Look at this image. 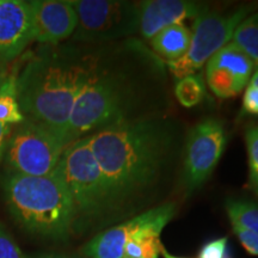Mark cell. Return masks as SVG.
I'll return each mask as SVG.
<instances>
[{
	"label": "cell",
	"instance_id": "cell-2",
	"mask_svg": "<svg viewBox=\"0 0 258 258\" xmlns=\"http://www.w3.org/2000/svg\"><path fill=\"white\" fill-rule=\"evenodd\" d=\"M98 62V57L74 46L42 47L17 76L25 118L47 125L67 141L73 105Z\"/></svg>",
	"mask_w": 258,
	"mask_h": 258
},
{
	"label": "cell",
	"instance_id": "cell-8",
	"mask_svg": "<svg viewBox=\"0 0 258 258\" xmlns=\"http://www.w3.org/2000/svg\"><path fill=\"white\" fill-rule=\"evenodd\" d=\"M78 24L73 41L101 43L125 38L139 30L140 3L125 0H71Z\"/></svg>",
	"mask_w": 258,
	"mask_h": 258
},
{
	"label": "cell",
	"instance_id": "cell-27",
	"mask_svg": "<svg viewBox=\"0 0 258 258\" xmlns=\"http://www.w3.org/2000/svg\"><path fill=\"white\" fill-rule=\"evenodd\" d=\"M28 258H85V257L70 256V254H61V253H44V254H38V256L28 257Z\"/></svg>",
	"mask_w": 258,
	"mask_h": 258
},
{
	"label": "cell",
	"instance_id": "cell-26",
	"mask_svg": "<svg viewBox=\"0 0 258 258\" xmlns=\"http://www.w3.org/2000/svg\"><path fill=\"white\" fill-rule=\"evenodd\" d=\"M10 134H11V127H8L0 122V161L5 156L6 145H8Z\"/></svg>",
	"mask_w": 258,
	"mask_h": 258
},
{
	"label": "cell",
	"instance_id": "cell-23",
	"mask_svg": "<svg viewBox=\"0 0 258 258\" xmlns=\"http://www.w3.org/2000/svg\"><path fill=\"white\" fill-rule=\"evenodd\" d=\"M228 239L226 237L208 241L201 247L199 258H225Z\"/></svg>",
	"mask_w": 258,
	"mask_h": 258
},
{
	"label": "cell",
	"instance_id": "cell-14",
	"mask_svg": "<svg viewBox=\"0 0 258 258\" xmlns=\"http://www.w3.org/2000/svg\"><path fill=\"white\" fill-rule=\"evenodd\" d=\"M209 10L205 3L192 0H146L140 3L139 34L150 41L167 27L195 19Z\"/></svg>",
	"mask_w": 258,
	"mask_h": 258
},
{
	"label": "cell",
	"instance_id": "cell-7",
	"mask_svg": "<svg viewBox=\"0 0 258 258\" xmlns=\"http://www.w3.org/2000/svg\"><path fill=\"white\" fill-rule=\"evenodd\" d=\"M253 10V5H241L230 12L207 10L196 17L189 49L179 60L167 62L170 72L177 79L198 73L215 53L230 43L237 28Z\"/></svg>",
	"mask_w": 258,
	"mask_h": 258
},
{
	"label": "cell",
	"instance_id": "cell-22",
	"mask_svg": "<svg viewBox=\"0 0 258 258\" xmlns=\"http://www.w3.org/2000/svg\"><path fill=\"white\" fill-rule=\"evenodd\" d=\"M0 258H28L24 256V253L2 224H0Z\"/></svg>",
	"mask_w": 258,
	"mask_h": 258
},
{
	"label": "cell",
	"instance_id": "cell-30",
	"mask_svg": "<svg viewBox=\"0 0 258 258\" xmlns=\"http://www.w3.org/2000/svg\"><path fill=\"white\" fill-rule=\"evenodd\" d=\"M249 83L258 86V67H257V69H254V72L252 74V77H251V79H250Z\"/></svg>",
	"mask_w": 258,
	"mask_h": 258
},
{
	"label": "cell",
	"instance_id": "cell-6",
	"mask_svg": "<svg viewBox=\"0 0 258 258\" xmlns=\"http://www.w3.org/2000/svg\"><path fill=\"white\" fill-rule=\"evenodd\" d=\"M67 146L66 139L53 129L25 118L9 137L4 156L8 171L35 177L50 175Z\"/></svg>",
	"mask_w": 258,
	"mask_h": 258
},
{
	"label": "cell",
	"instance_id": "cell-18",
	"mask_svg": "<svg viewBox=\"0 0 258 258\" xmlns=\"http://www.w3.org/2000/svg\"><path fill=\"white\" fill-rule=\"evenodd\" d=\"M226 212L232 225H239L258 235V202L247 199H228Z\"/></svg>",
	"mask_w": 258,
	"mask_h": 258
},
{
	"label": "cell",
	"instance_id": "cell-3",
	"mask_svg": "<svg viewBox=\"0 0 258 258\" xmlns=\"http://www.w3.org/2000/svg\"><path fill=\"white\" fill-rule=\"evenodd\" d=\"M3 190L11 215L29 233L54 240L69 237L77 222L76 211L56 169L41 177L6 171Z\"/></svg>",
	"mask_w": 258,
	"mask_h": 258
},
{
	"label": "cell",
	"instance_id": "cell-12",
	"mask_svg": "<svg viewBox=\"0 0 258 258\" xmlns=\"http://www.w3.org/2000/svg\"><path fill=\"white\" fill-rule=\"evenodd\" d=\"M34 42L30 2L0 0V61L8 63Z\"/></svg>",
	"mask_w": 258,
	"mask_h": 258
},
{
	"label": "cell",
	"instance_id": "cell-4",
	"mask_svg": "<svg viewBox=\"0 0 258 258\" xmlns=\"http://www.w3.org/2000/svg\"><path fill=\"white\" fill-rule=\"evenodd\" d=\"M135 106L137 86L129 74L99 61L74 103L67 141L72 144L108 125L135 118Z\"/></svg>",
	"mask_w": 258,
	"mask_h": 258
},
{
	"label": "cell",
	"instance_id": "cell-13",
	"mask_svg": "<svg viewBox=\"0 0 258 258\" xmlns=\"http://www.w3.org/2000/svg\"><path fill=\"white\" fill-rule=\"evenodd\" d=\"M34 42L56 46L72 37L78 18L71 0H31Z\"/></svg>",
	"mask_w": 258,
	"mask_h": 258
},
{
	"label": "cell",
	"instance_id": "cell-11",
	"mask_svg": "<svg viewBox=\"0 0 258 258\" xmlns=\"http://www.w3.org/2000/svg\"><path fill=\"white\" fill-rule=\"evenodd\" d=\"M175 203H165L134 217L123 224L114 226L93 237L84 247L85 258H124L125 245L147 226L159 221L170 222L175 217Z\"/></svg>",
	"mask_w": 258,
	"mask_h": 258
},
{
	"label": "cell",
	"instance_id": "cell-25",
	"mask_svg": "<svg viewBox=\"0 0 258 258\" xmlns=\"http://www.w3.org/2000/svg\"><path fill=\"white\" fill-rule=\"evenodd\" d=\"M241 114L258 115V86L251 83L245 88Z\"/></svg>",
	"mask_w": 258,
	"mask_h": 258
},
{
	"label": "cell",
	"instance_id": "cell-28",
	"mask_svg": "<svg viewBox=\"0 0 258 258\" xmlns=\"http://www.w3.org/2000/svg\"><path fill=\"white\" fill-rule=\"evenodd\" d=\"M8 76H9V72H8V69H6V63L0 61V86L3 85V83L5 82V79L8 78Z\"/></svg>",
	"mask_w": 258,
	"mask_h": 258
},
{
	"label": "cell",
	"instance_id": "cell-20",
	"mask_svg": "<svg viewBox=\"0 0 258 258\" xmlns=\"http://www.w3.org/2000/svg\"><path fill=\"white\" fill-rule=\"evenodd\" d=\"M206 95V82L201 73H195L178 79L175 88V96L185 108L200 104Z\"/></svg>",
	"mask_w": 258,
	"mask_h": 258
},
{
	"label": "cell",
	"instance_id": "cell-17",
	"mask_svg": "<svg viewBox=\"0 0 258 258\" xmlns=\"http://www.w3.org/2000/svg\"><path fill=\"white\" fill-rule=\"evenodd\" d=\"M24 120L25 116L18 102L17 73H9L8 78L0 86V122L12 127L21 124Z\"/></svg>",
	"mask_w": 258,
	"mask_h": 258
},
{
	"label": "cell",
	"instance_id": "cell-1",
	"mask_svg": "<svg viewBox=\"0 0 258 258\" xmlns=\"http://www.w3.org/2000/svg\"><path fill=\"white\" fill-rule=\"evenodd\" d=\"M116 208L156 185L173 144L165 120L140 116L85 137Z\"/></svg>",
	"mask_w": 258,
	"mask_h": 258
},
{
	"label": "cell",
	"instance_id": "cell-19",
	"mask_svg": "<svg viewBox=\"0 0 258 258\" xmlns=\"http://www.w3.org/2000/svg\"><path fill=\"white\" fill-rule=\"evenodd\" d=\"M232 42L240 48L258 67V12H253L239 24Z\"/></svg>",
	"mask_w": 258,
	"mask_h": 258
},
{
	"label": "cell",
	"instance_id": "cell-29",
	"mask_svg": "<svg viewBox=\"0 0 258 258\" xmlns=\"http://www.w3.org/2000/svg\"><path fill=\"white\" fill-rule=\"evenodd\" d=\"M160 254H161V256H163L164 258H182V257H177V256H173V254H171V253L169 252V251H167L164 246H161Z\"/></svg>",
	"mask_w": 258,
	"mask_h": 258
},
{
	"label": "cell",
	"instance_id": "cell-21",
	"mask_svg": "<svg viewBox=\"0 0 258 258\" xmlns=\"http://www.w3.org/2000/svg\"><path fill=\"white\" fill-rule=\"evenodd\" d=\"M247 158H249V184L258 194V124L250 127L245 133Z\"/></svg>",
	"mask_w": 258,
	"mask_h": 258
},
{
	"label": "cell",
	"instance_id": "cell-16",
	"mask_svg": "<svg viewBox=\"0 0 258 258\" xmlns=\"http://www.w3.org/2000/svg\"><path fill=\"white\" fill-rule=\"evenodd\" d=\"M169 224L159 221L141 230L128 241L124 247V258H158L163 246L160 233Z\"/></svg>",
	"mask_w": 258,
	"mask_h": 258
},
{
	"label": "cell",
	"instance_id": "cell-10",
	"mask_svg": "<svg viewBox=\"0 0 258 258\" xmlns=\"http://www.w3.org/2000/svg\"><path fill=\"white\" fill-rule=\"evenodd\" d=\"M253 71L250 57L231 41L206 63V82L219 98H231L246 88Z\"/></svg>",
	"mask_w": 258,
	"mask_h": 258
},
{
	"label": "cell",
	"instance_id": "cell-5",
	"mask_svg": "<svg viewBox=\"0 0 258 258\" xmlns=\"http://www.w3.org/2000/svg\"><path fill=\"white\" fill-rule=\"evenodd\" d=\"M56 170L69 190L77 219L97 218L116 208L86 138L67 146Z\"/></svg>",
	"mask_w": 258,
	"mask_h": 258
},
{
	"label": "cell",
	"instance_id": "cell-24",
	"mask_svg": "<svg viewBox=\"0 0 258 258\" xmlns=\"http://www.w3.org/2000/svg\"><path fill=\"white\" fill-rule=\"evenodd\" d=\"M232 228H233L234 234L237 235L238 240L243 245L244 249L250 254L258 256V235L239 225H232Z\"/></svg>",
	"mask_w": 258,
	"mask_h": 258
},
{
	"label": "cell",
	"instance_id": "cell-9",
	"mask_svg": "<svg viewBox=\"0 0 258 258\" xmlns=\"http://www.w3.org/2000/svg\"><path fill=\"white\" fill-rule=\"evenodd\" d=\"M226 143L224 123L217 118H206L190 129L183 160V180L186 190L194 191L205 184L220 161Z\"/></svg>",
	"mask_w": 258,
	"mask_h": 258
},
{
	"label": "cell",
	"instance_id": "cell-15",
	"mask_svg": "<svg viewBox=\"0 0 258 258\" xmlns=\"http://www.w3.org/2000/svg\"><path fill=\"white\" fill-rule=\"evenodd\" d=\"M191 41V30L183 23L167 27L150 40L151 47L166 62L179 60L186 54Z\"/></svg>",
	"mask_w": 258,
	"mask_h": 258
}]
</instances>
